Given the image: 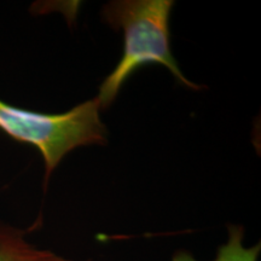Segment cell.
<instances>
[{"instance_id":"cell-1","label":"cell","mask_w":261,"mask_h":261,"mask_svg":"<svg viewBox=\"0 0 261 261\" xmlns=\"http://www.w3.org/2000/svg\"><path fill=\"white\" fill-rule=\"evenodd\" d=\"M173 6V0H117L103 6L104 21L123 33V51L99 86L96 99L100 109L112 106L128 77L148 64L163 65L181 85L201 90L200 85L184 76L172 54L169 19Z\"/></svg>"},{"instance_id":"cell-2","label":"cell","mask_w":261,"mask_h":261,"mask_svg":"<svg viewBox=\"0 0 261 261\" xmlns=\"http://www.w3.org/2000/svg\"><path fill=\"white\" fill-rule=\"evenodd\" d=\"M0 130L38 149L44 161L45 187L65 155L79 146L103 145L108 140L96 97L61 114L27 110L0 99Z\"/></svg>"},{"instance_id":"cell-3","label":"cell","mask_w":261,"mask_h":261,"mask_svg":"<svg viewBox=\"0 0 261 261\" xmlns=\"http://www.w3.org/2000/svg\"><path fill=\"white\" fill-rule=\"evenodd\" d=\"M0 261H73L42 249L24 237V231L0 223Z\"/></svg>"},{"instance_id":"cell-4","label":"cell","mask_w":261,"mask_h":261,"mask_svg":"<svg viewBox=\"0 0 261 261\" xmlns=\"http://www.w3.org/2000/svg\"><path fill=\"white\" fill-rule=\"evenodd\" d=\"M244 228L242 226H228L227 242L219 247L217 257L213 261H257L261 252L260 243L253 247L243 246ZM172 261H198L189 252L179 250L172 257Z\"/></svg>"}]
</instances>
